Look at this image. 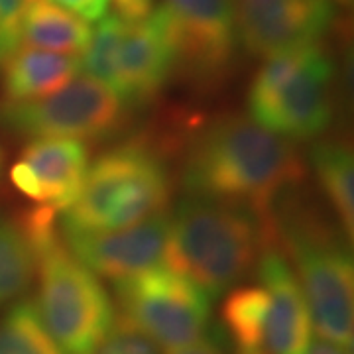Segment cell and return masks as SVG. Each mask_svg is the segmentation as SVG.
I'll use <instances>...</instances> for the list:
<instances>
[{
  "mask_svg": "<svg viewBox=\"0 0 354 354\" xmlns=\"http://www.w3.org/2000/svg\"><path fill=\"white\" fill-rule=\"evenodd\" d=\"M301 179L304 164L290 140L244 114L207 122L189 142L181 169L189 195L246 207L262 218Z\"/></svg>",
  "mask_w": 354,
  "mask_h": 354,
  "instance_id": "1",
  "label": "cell"
},
{
  "mask_svg": "<svg viewBox=\"0 0 354 354\" xmlns=\"http://www.w3.org/2000/svg\"><path fill=\"white\" fill-rule=\"evenodd\" d=\"M295 189L272 207L268 227L278 234L283 256L295 268L311 327L321 339L353 351L354 264L346 234L299 199Z\"/></svg>",
  "mask_w": 354,
  "mask_h": 354,
  "instance_id": "2",
  "label": "cell"
},
{
  "mask_svg": "<svg viewBox=\"0 0 354 354\" xmlns=\"http://www.w3.org/2000/svg\"><path fill=\"white\" fill-rule=\"evenodd\" d=\"M36 254L34 307L67 354H93L114 325V305L99 278L62 241L55 211L39 205L18 218Z\"/></svg>",
  "mask_w": 354,
  "mask_h": 354,
  "instance_id": "3",
  "label": "cell"
},
{
  "mask_svg": "<svg viewBox=\"0 0 354 354\" xmlns=\"http://www.w3.org/2000/svg\"><path fill=\"white\" fill-rule=\"evenodd\" d=\"M268 239V218L246 207L187 195L169 216L165 262L211 299L252 272Z\"/></svg>",
  "mask_w": 354,
  "mask_h": 354,
  "instance_id": "4",
  "label": "cell"
},
{
  "mask_svg": "<svg viewBox=\"0 0 354 354\" xmlns=\"http://www.w3.org/2000/svg\"><path fill=\"white\" fill-rule=\"evenodd\" d=\"M171 176L164 158L146 144L128 142L104 152L87 169L75 203L62 218L64 234H97L164 213Z\"/></svg>",
  "mask_w": 354,
  "mask_h": 354,
  "instance_id": "5",
  "label": "cell"
},
{
  "mask_svg": "<svg viewBox=\"0 0 354 354\" xmlns=\"http://www.w3.org/2000/svg\"><path fill=\"white\" fill-rule=\"evenodd\" d=\"M335 64L321 46L266 59L248 91L254 122L286 140L319 138L333 118Z\"/></svg>",
  "mask_w": 354,
  "mask_h": 354,
  "instance_id": "6",
  "label": "cell"
},
{
  "mask_svg": "<svg viewBox=\"0 0 354 354\" xmlns=\"http://www.w3.org/2000/svg\"><path fill=\"white\" fill-rule=\"evenodd\" d=\"M122 319L160 348L177 351L207 333L211 297L167 264L114 281Z\"/></svg>",
  "mask_w": 354,
  "mask_h": 354,
  "instance_id": "7",
  "label": "cell"
},
{
  "mask_svg": "<svg viewBox=\"0 0 354 354\" xmlns=\"http://www.w3.org/2000/svg\"><path fill=\"white\" fill-rule=\"evenodd\" d=\"M128 106L109 85L88 75L36 101L2 102L0 124L26 138L106 140L127 124Z\"/></svg>",
  "mask_w": 354,
  "mask_h": 354,
  "instance_id": "8",
  "label": "cell"
},
{
  "mask_svg": "<svg viewBox=\"0 0 354 354\" xmlns=\"http://www.w3.org/2000/svg\"><path fill=\"white\" fill-rule=\"evenodd\" d=\"M174 48L176 69L197 87L218 85L230 73L239 32L232 0H160L156 6Z\"/></svg>",
  "mask_w": 354,
  "mask_h": 354,
  "instance_id": "9",
  "label": "cell"
},
{
  "mask_svg": "<svg viewBox=\"0 0 354 354\" xmlns=\"http://www.w3.org/2000/svg\"><path fill=\"white\" fill-rule=\"evenodd\" d=\"M242 48L256 57L313 46L335 20L333 0H232Z\"/></svg>",
  "mask_w": 354,
  "mask_h": 354,
  "instance_id": "10",
  "label": "cell"
},
{
  "mask_svg": "<svg viewBox=\"0 0 354 354\" xmlns=\"http://www.w3.org/2000/svg\"><path fill=\"white\" fill-rule=\"evenodd\" d=\"M64 236L69 252L95 276L118 281L164 264L169 244V215L164 211L118 230Z\"/></svg>",
  "mask_w": 354,
  "mask_h": 354,
  "instance_id": "11",
  "label": "cell"
},
{
  "mask_svg": "<svg viewBox=\"0 0 354 354\" xmlns=\"http://www.w3.org/2000/svg\"><path fill=\"white\" fill-rule=\"evenodd\" d=\"M174 71V48L160 12L153 8V12L144 20L124 22L114 53L109 87L128 109H140L142 104L153 101Z\"/></svg>",
  "mask_w": 354,
  "mask_h": 354,
  "instance_id": "12",
  "label": "cell"
},
{
  "mask_svg": "<svg viewBox=\"0 0 354 354\" xmlns=\"http://www.w3.org/2000/svg\"><path fill=\"white\" fill-rule=\"evenodd\" d=\"M88 152L83 142L67 138H34L12 165L14 187L28 199L65 213L83 187Z\"/></svg>",
  "mask_w": 354,
  "mask_h": 354,
  "instance_id": "13",
  "label": "cell"
},
{
  "mask_svg": "<svg viewBox=\"0 0 354 354\" xmlns=\"http://www.w3.org/2000/svg\"><path fill=\"white\" fill-rule=\"evenodd\" d=\"M258 281L266 291L264 346L272 354H305L311 341V319L304 291L288 258L279 252L268 228L258 258Z\"/></svg>",
  "mask_w": 354,
  "mask_h": 354,
  "instance_id": "14",
  "label": "cell"
},
{
  "mask_svg": "<svg viewBox=\"0 0 354 354\" xmlns=\"http://www.w3.org/2000/svg\"><path fill=\"white\" fill-rule=\"evenodd\" d=\"M0 65L6 101L24 102L48 97L73 81L81 71V57L20 44Z\"/></svg>",
  "mask_w": 354,
  "mask_h": 354,
  "instance_id": "15",
  "label": "cell"
},
{
  "mask_svg": "<svg viewBox=\"0 0 354 354\" xmlns=\"http://www.w3.org/2000/svg\"><path fill=\"white\" fill-rule=\"evenodd\" d=\"M93 30L71 10L51 0H26L20 20V44L65 55H83Z\"/></svg>",
  "mask_w": 354,
  "mask_h": 354,
  "instance_id": "16",
  "label": "cell"
},
{
  "mask_svg": "<svg viewBox=\"0 0 354 354\" xmlns=\"http://www.w3.org/2000/svg\"><path fill=\"white\" fill-rule=\"evenodd\" d=\"M317 185L333 207L339 227L351 239L354 230V158L339 140H321L309 152Z\"/></svg>",
  "mask_w": 354,
  "mask_h": 354,
  "instance_id": "17",
  "label": "cell"
},
{
  "mask_svg": "<svg viewBox=\"0 0 354 354\" xmlns=\"http://www.w3.org/2000/svg\"><path fill=\"white\" fill-rule=\"evenodd\" d=\"M266 291L260 283H241L228 291L221 307V321L241 353L264 346Z\"/></svg>",
  "mask_w": 354,
  "mask_h": 354,
  "instance_id": "18",
  "label": "cell"
},
{
  "mask_svg": "<svg viewBox=\"0 0 354 354\" xmlns=\"http://www.w3.org/2000/svg\"><path fill=\"white\" fill-rule=\"evenodd\" d=\"M36 274V254L20 221L0 216V305L26 293Z\"/></svg>",
  "mask_w": 354,
  "mask_h": 354,
  "instance_id": "19",
  "label": "cell"
},
{
  "mask_svg": "<svg viewBox=\"0 0 354 354\" xmlns=\"http://www.w3.org/2000/svg\"><path fill=\"white\" fill-rule=\"evenodd\" d=\"M0 354L67 353L44 327L34 301H20L0 317Z\"/></svg>",
  "mask_w": 354,
  "mask_h": 354,
  "instance_id": "20",
  "label": "cell"
},
{
  "mask_svg": "<svg viewBox=\"0 0 354 354\" xmlns=\"http://www.w3.org/2000/svg\"><path fill=\"white\" fill-rule=\"evenodd\" d=\"M93 354H162L160 346L150 341L144 333L132 327L122 317L114 321L113 329Z\"/></svg>",
  "mask_w": 354,
  "mask_h": 354,
  "instance_id": "21",
  "label": "cell"
},
{
  "mask_svg": "<svg viewBox=\"0 0 354 354\" xmlns=\"http://www.w3.org/2000/svg\"><path fill=\"white\" fill-rule=\"evenodd\" d=\"M26 0H0V62L20 46V20Z\"/></svg>",
  "mask_w": 354,
  "mask_h": 354,
  "instance_id": "22",
  "label": "cell"
},
{
  "mask_svg": "<svg viewBox=\"0 0 354 354\" xmlns=\"http://www.w3.org/2000/svg\"><path fill=\"white\" fill-rule=\"evenodd\" d=\"M114 16L124 22H138L148 18L156 8V0H111Z\"/></svg>",
  "mask_w": 354,
  "mask_h": 354,
  "instance_id": "23",
  "label": "cell"
},
{
  "mask_svg": "<svg viewBox=\"0 0 354 354\" xmlns=\"http://www.w3.org/2000/svg\"><path fill=\"white\" fill-rule=\"evenodd\" d=\"M83 20H101L111 6V0H51Z\"/></svg>",
  "mask_w": 354,
  "mask_h": 354,
  "instance_id": "24",
  "label": "cell"
},
{
  "mask_svg": "<svg viewBox=\"0 0 354 354\" xmlns=\"http://www.w3.org/2000/svg\"><path fill=\"white\" fill-rule=\"evenodd\" d=\"M167 354H227V351H225L223 335L218 330H213L205 337H199L197 341H193L187 346L169 351Z\"/></svg>",
  "mask_w": 354,
  "mask_h": 354,
  "instance_id": "25",
  "label": "cell"
},
{
  "mask_svg": "<svg viewBox=\"0 0 354 354\" xmlns=\"http://www.w3.org/2000/svg\"><path fill=\"white\" fill-rule=\"evenodd\" d=\"M305 354H353L351 348H344L337 342L327 341V339H311Z\"/></svg>",
  "mask_w": 354,
  "mask_h": 354,
  "instance_id": "26",
  "label": "cell"
},
{
  "mask_svg": "<svg viewBox=\"0 0 354 354\" xmlns=\"http://www.w3.org/2000/svg\"><path fill=\"white\" fill-rule=\"evenodd\" d=\"M241 354H272V353H268V351H264V348H258V351H250V353H241Z\"/></svg>",
  "mask_w": 354,
  "mask_h": 354,
  "instance_id": "27",
  "label": "cell"
},
{
  "mask_svg": "<svg viewBox=\"0 0 354 354\" xmlns=\"http://www.w3.org/2000/svg\"><path fill=\"white\" fill-rule=\"evenodd\" d=\"M2 162H4V156H2V150H0V167H2Z\"/></svg>",
  "mask_w": 354,
  "mask_h": 354,
  "instance_id": "28",
  "label": "cell"
}]
</instances>
